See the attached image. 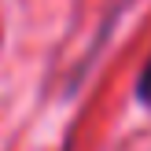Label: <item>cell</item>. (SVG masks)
Masks as SVG:
<instances>
[{
  "mask_svg": "<svg viewBox=\"0 0 151 151\" xmlns=\"http://www.w3.org/2000/svg\"><path fill=\"white\" fill-rule=\"evenodd\" d=\"M137 100L144 103V107H151V59H147L144 74H140V81H137Z\"/></svg>",
  "mask_w": 151,
  "mask_h": 151,
  "instance_id": "cell-1",
  "label": "cell"
}]
</instances>
